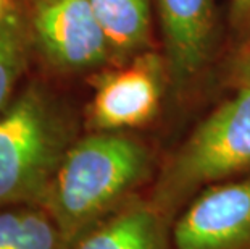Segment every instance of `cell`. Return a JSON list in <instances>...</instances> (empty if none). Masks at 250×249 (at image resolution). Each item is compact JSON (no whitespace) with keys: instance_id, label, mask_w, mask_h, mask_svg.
I'll list each match as a JSON object with an SVG mask.
<instances>
[{"instance_id":"1","label":"cell","mask_w":250,"mask_h":249,"mask_svg":"<svg viewBox=\"0 0 250 249\" xmlns=\"http://www.w3.org/2000/svg\"><path fill=\"white\" fill-rule=\"evenodd\" d=\"M152 168V151L142 141L123 131H94L70 146L41 205L57 222L68 248L136 198Z\"/></svg>"},{"instance_id":"2","label":"cell","mask_w":250,"mask_h":249,"mask_svg":"<svg viewBox=\"0 0 250 249\" xmlns=\"http://www.w3.org/2000/svg\"><path fill=\"white\" fill-rule=\"evenodd\" d=\"M74 141L70 116L44 89L10 102L0 113V207L41 205Z\"/></svg>"},{"instance_id":"3","label":"cell","mask_w":250,"mask_h":249,"mask_svg":"<svg viewBox=\"0 0 250 249\" xmlns=\"http://www.w3.org/2000/svg\"><path fill=\"white\" fill-rule=\"evenodd\" d=\"M249 170L250 88H239L168 158L148 199L174 222L205 188Z\"/></svg>"},{"instance_id":"4","label":"cell","mask_w":250,"mask_h":249,"mask_svg":"<svg viewBox=\"0 0 250 249\" xmlns=\"http://www.w3.org/2000/svg\"><path fill=\"white\" fill-rule=\"evenodd\" d=\"M28 24L41 54L57 70L87 71L113 63L89 0H31Z\"/></svg>"},{"instance_id":"5","label":"cell","mask_w":250,"mask_h":249,"mask_svg":"<svg viewBox=\"0 0 250 249\" xmlns=\"http://www.w3.org/2000/svg\"><path fill=\"white\" fill-rule=\"evenodd\" d=\"M168 68L147 50L94 79L87 120L94 131H125L147 125L157 115Z\"/></svg>"},{"instance_id":"6","label":"cell","mask_w":250,"mask_h":249,"mask_svg":"<svg viewBox=\"0 0 250 249\" xmlns=\"http://www.w3.org/2000/svg\"><path fill=\"white\" fill-rule=\"evenodd\" d=\"M171 249H250V180L197 194L173 222Z\"/></svg>"},{"instance_id":"7","label":"cell","mask_w":250,"mask_h":249,"mask_svg":"<svg viewBox=\"0 0 250 249\" xmlns=\"http://www.w3.org/2000/svg\"><path fill=\"white\" fill-rule=\"evenodd\" d=\"M168 79L176 91L190 86L210 60L215 0H155Z\"/></svg>"},{"instance_id":"8","label":"cell","mask_w":250,"mask_h":249,"mask_svg":"<svg viewBox=\"0 0 250 249\" xmlns=\"http://www.w3.org/2000/svg\"><path fill=\"white\" fill-rule=\"evenodd\" d=\"M173 222L150 199L132 198L113 210L66 249H171Z\"/></svg>"},{"instance_id":"9","label":"cell","mask_w":250,"mask_h":249,"mask_svg":"<svg viewBox=\"0 0 250 249\" xmlns=\"http://www.w3.org/2000/svg\"><path fill=\"white\" fill-rule=\"evenodd\" d=\"M108 41L113 63L121 65L150 50V0H89Z\"/></svg>"},{"instance_id":"10","label":"cell","mask_w":250,"mask_h":249,"mask_svg":"<svg viewBox=\"0 0 250 249\" xmlns=\"http://www.w3.org/2000/svg\"><path fill=\"white\" fill-rule=\"evenodd\" d=\"M65 248V238L44 207L36 204L0 207V249Z\"/></svg>"},{"instance_id":"11","label":"cell","mask_w":250,"mask_h":249,"mask_svg":"<svg viewBox=\"0 0 250 249\" xmlns=\"http://www.w3.org/2000/svg\"><path fill=\"white\" fill-rule=\"evenodd\" d=\"M26 38L24 23L17 12L0 21V113L8 105L13 86L24 67Z\"/></svg>"},{"instance_id":"12","label":"cell","mask_w":250,"mask_h":249,"mask_svg":"<svg viewBox=\"0 0 250 249\" xmlns=\"http://www.w3.org/2000/svg\"><path fill=\"white\" fill-rule=\"evenodd\" d=\"M229 83L234 88H250V38L244 41L241 49L231 60Z\"/></svg>"},{"instance_id":"13","label":"cell","mask_w":250,"mask_h":249,"mask_svg":"<svg viewBox=\"0 0 250 249\" xmlns=\"http://www.w3.org/2000/svg\"><path fill=\"white\" fill-rule=\"evenodd\" d=\"M231 24L246 39L250 38V0H231Z\"/></svg>"},{"instance_id":"14","label":"cell","mask_w":250,"mask_h":249,"mask_svg":"<svg viewBox=\"0 0 250 249\" xmlns=\"http://www.w3.org/2000/svg\"><path fill=\"white\" fill-rule=\"evenodd\" d=\"M15 12L12 0H0V21H3Z\"/></svg>"}]
</instances>
